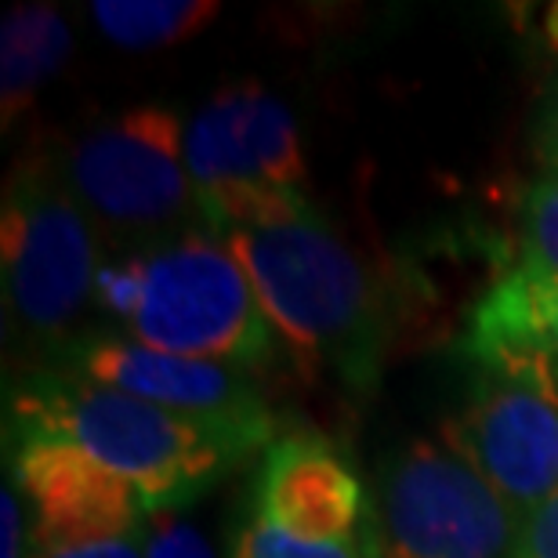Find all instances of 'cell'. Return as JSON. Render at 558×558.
<instances>
[{"instance_id": "5b68a950", "label": "cell", "mask_w": 558, "mask_h": 558, "mask_svg": "<svg viewBox=\"0 0 558 558\" xmlns=\"http://www.w3.org/2000/svg\"><path fill=\"white\" fill-rule=\"evenodd\" d=\"M185 167L215 232L287 218L308 204L305 153L290 106L258 81L221 87L185 128Z\"/></svg>"}, {"instance_id": "8992f818", "label": "cell", "mask_w": 558, "mask_h": 558, "mask_svg": "<svg viewBox=\"0 0 558 558\" xmlns=\"http://www.w3.org/2000/svg\"><path fill=\"white\" fill-rule=\"evenodd\" d=\"M128 330L156 352L226 363L243 374L265 371L279 355L247 272L210 229L145 254V287Z\"/></svg>"}, {"instance_id": "7c38bea8", "label": "cell", "mask_w": 558, "mask_h": 558, "mask_svg": "<svg viewBox=\"0 0 558 558\" xmlns=\"http://www.w3.org/2000/svg\"><path fill=\"white\" fill-rule=\"evenodd\" d=\"M73 51L70 26L62 11L51 4H19L4 15L0 26V109L4 128L33 106V98Z\"/></svg>"}, {"instance_id": "d6986e66", "label": "cell", "mask_w": 558, "mask_h": 558, "mask_svg": "<svg viewBox=\"0 0 558 558\" xmlns=\"http://www.w3.org/2000/svg\"><path fill=\"white\" fill-rule=\"evenodd\" d=\"M511 558H558V494L522 519Z\"/></svg>"}, {"instance_id": "ffe728a7", "label": "cell", "mask_w": 558, "mask_h": 558, "mask_svg": "<svg viewBox=\"0 0 558 558\" xmlns=\"http://www.w3.org/2000/svg\"><path fill=\"white\" fill-rule=\"evenodd\" d=\"M149 530V526H145ZM145 530L124 533V537L102 541H76V544H51V548H33V558H145Z\"/></svg>"}, {"instance_id": "5bb4252c", "label": "cell", "mask_w": 558, "mask_h": 558, "mask_svg": "<svg viewBox=\"0 0 558 558\" xmlns=\"http://www.w3.org/2000/svg\"><path fill=\"white\" fill-rule=\"evenodd\" d=\"M229 558H381L377 555V526L371 522L352 541H298L269 526L258 511L243 515L232 530Z\"/></svg>"}, {"instance_id": "ac0fdd59", "label": "cell", "mask_w": 558, "mask_h": 558, "mask_svg": "<svg viewBox=\"0 0 558 558\" xmlns=\"http://www.w3.org/2000/svg\"><path fill=\"white\" fill-rule=\"evenodd\" d=\"M0 558H33V519L15 478H4L0 497Z\"/></svg>"}, {"instance_id": "603a6c76", "label": "cell", "mask_w": 558, "mask_h": 558, "mask_svg": "<svg viewBox=\"0 0 558 558\" xmlns=\"http://www.w3.org/2000/svg\"><path fill=\"white\" fill-rule=\"evenodd\" d=\"M551 349H555V360H558V312H555V323H551Z\"/></svg>"}, {"instance_id": "44dd1931", "label": "cell", "mask_w": 558, "mask_h": 558, "mask_svg": "<svg viewBox=\"0 0 558 558\" xmlns=\"http://www.w3.org/2000/svg\"><path fill=\"white\" fill-rule=\"evenodd\" d=\"M533 153L548 167V174H558V76L544 87L537 117H533Z\"/></svg>"}, {"instance_id": "30bf717a", "label": "cell", "mask_w": 558, "mask_h": 558, "mask_svg": "<svg viewBox=\"0 0 558 558\" xmlns=\"http://www.w3.org/2000/svg\"><path fill=\"white\" fill-rule=\"evenodd\" d=\"M8 475L26 497L33 548L124 537L149 526L135 486L59 439H8Z\"/></svg>"}, {"instance_id": "ba28073f", "label": "cell", "mask_w": 558, "mask_h": 558, "mask_svg": "<svg viewBox=\"0 0 558 558\" xmlns=\"http://www.w3.org/2000/svg\"><path fill=\"white\" fill-rule=\"evenodd\" d=\"M442 439L505 497L522 522L558 494V360L475 366L464 410Z\"/></svg>"}, {"instance_id": "7402d4cb", "label": "cell", "mask_w": 558, "mask_h": 558, "mask_svg": "<svg viewBox=\"0 0 558 558\" xmlns=\"http://www.w3.org/2000/svg\"><path fill=\"white\" fill-rule=\"evenodd\" d=\"M544 33H548V44L558 51V4H551L548 19H544Z\"/></svg>"}, {"instance_id": "4fadbf2b", "label": "cell", "mask_w": 558, "mask_h": 558, "mask_svg": "<svg viewBox=\"0 0 558 558\" xmlns=\"http://www.w3.org/2000/svg\"><path fill=\"white\" fill-rule=\"evenodd\" d=\"M95 29L117 48H174L218 19L215 0H95L87 4Z\"/></svg>"}, {"instance_id": "3957f363", "label": "cell", "mask_w": 558, "mask_h": 558, "mask_svg": "<svg viewBox=\"0 0 558 558\" xmlns=\"http://www.w3.org/2000/svg\"><path fill=\"white\" fill-rule=\"evenodd\" d=\"M98 232L62 182L59 156L19 163L4 189L0 262L8 333L51 363L95 305Z\"/></svg>"}, {"instance_id": "9c48e42d", "label": "cell", "mask_w": 558, "mask_h": 558, "mask_svg": "<svg viewBox=\"0 0 558 558\" xmlns=\"http://www.w3.org/2000/svg\"><path fill=\"white\" fill-rule=\"evenodd\" d=\"M37 366L84 374L98 385L171 410L232 442L243 457H254L258 450L265 453L279 439L269 399L251 381V374L236 366L156 352L120 333H81L51 363Z\"/></svg>"}, {"instance_id": "8fae6325", "label": "cell", "mask_w": 558, "mask_h": 558, "mask_svg": "<svg viewBox=\"0 0 558 558\" xmlns=\"http://www.w3.org/2000/svg\"><path fill=\"white\" fill-rule=\"evenodd\" d=\"M251 508L287 537L352 541L374 522L352 461L327 435L294 428L262 453Z\"/></svg>"}, {"instance_id": "9a60e30c", "label": "cell", "mask_w": 558, "mask_h": 558, "mask_svg": "<svg viewBox=\"0 0 558 558\" xmlns=\"http://www.w3.org/2000/svg\"><path fill=\"white\" fill-rule=\"evenodd\" d=\"M522 269L558 279V174H541L519 207V254Z\"/></svg>"}, {"instance_id": "277c9868", "label": "cell", "mask_w": 558, "mask_h": 558, "mask_svg": "<svg viewBox=\"0 0 558 558\" xmlns=\"http://www.w3.org/2000/svg\"><path fill=\"white\" fill-rule=\"evenodd\" d=\"M62 182L109 254H153L207 229L174 109L135 106L95 124L59 156Z\"/></svg>"}, {"instance_id": "e0dca14e", "label": "cell", "mask_w": 558, "mask_h": 558, "mask_svg": "<svg viewBox=\"0 0 558 558\" xmlns=\"http://www.w3.org/2000/svg\"><path fill=\"white\" fill-rule=\"evenodd\" d=\"M145 558H218V551L182 511H153L145 530Z\"/></svg>"}, {"instance_id": "2e32d148", "label": "cell", "mask_w": 558, "mask_h": 558, "mask_svg": "<svg viewBox=\"0 0 558 558\" xmlns=\"http://www.w3.org/2000/svg\"><path fill=\"white\" fill-rule=\"evenodd\" d=\"M142 287H145V254H113L98 269L95 305L128 327L142 301Z\"/></svg>"}, {"instance_id": "7a4b0ae2", "label": "cell", "mask_w": 558, "mask_h": 558, "mask_svg": "<svg viewBox=\"0 0 558 558\" xmlns=\"http://www.w3.org/2000/svg\"><path fill=\"white\" fill-rule=\"evenodd\" d=\"M4 403V439L70 442L135 486L149 511L193 505L247 461L215 432L59 366L22 371Z\"/></svg>"}, {"instance_id": "6da1fadb", "label": "cell", "mask_w": 558, "mask_h": 558, "mask_svg": "<svg viewBox=\"0 0 558 558\" xmlns=\"http://www.w3.org/2000/svg\"><path fill=\"white\" fill-rule=\"evenodd\" d=\"M247 272L276 341L316 381L371 399L388 352L381 283L330 221L305 204L287 218L218 232Z\"/></svg>"}, {"instance_id": "52a82bcc", "label": "cell", "mask_w": 558, "mask_h": 558, "mask_svg": "<svg viewBox=\"0 0 558 558\" xmlns=\"http://www.w3.org/2000/svg\"><path fill=\"white\" fill-rule=\"evenodd\" d=\"M374 526L381 558H511L522 522L450 442L414 439L381 464Z\"/></svg>"}]
</instances>
